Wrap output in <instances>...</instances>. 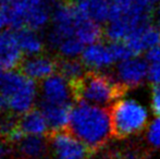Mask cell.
I'll return each instance as SVG.
<instances>
[{"mask_svg": "<svg viewBox=\"0 0 160 159\" xmlns=\"http://www.w3.org/2000/svg\"><path fill=\"white\" fill-rule=\"evenodd\" d=\"M22 1L28 6H38V4L45 3V0H22Z\"/></svg>", "mask_w": 160, "mask_h": 159, "instance_id": "26", "label": "cell"}, {"mask_svg": "<svg viewBox=\"0 0 160 159\" xmlns=\"http://www.w3.org/2000/svg\"><path fill=\"white\" fill-rule=\"evenodd\" d=\"M112 133L125 138L145 129L148 121L146 108L135 99H119L111 107Z\"/></svg>", "mask_w": 160, "mask_h": 159, "instance_id": "4", "label": "cell"}, {"mask_svg": "<svg viewBox=\"0 0 160 159\" xmlns=\"http://www.w3.org/2000/svg\"><path fill=\"white\" fill-rule=\"evenodd\" d=\"M6 71H8V70H7L6 63H4L3 59H2L1 55H0V74H1V73H3V72H6Z\"/></svg>", "mask_w": 160, "mask_h": 159, "instance_id": "27", "label": "cell"}, {"mask_svg": "<svg viewBox=\"0 0 160 159\" xmlns=\"http://www.w3.org/2000/svg\"><path fill=\"white\" fill-rule=\"evenodd\" d=\"M152 109L160 117V85H154L152 91Z\"/></svg>", "mask_w": 160, "mask_h": 159, "instance_id": "23", "label": "cell"}, {"mask_svg": "<svg viewBox=\"0 0 160 159\" xmlns=\"http://www.w3.org/2000/svg\"><path fill=\"white\" fill-rule=\"evenodd\" d=\"M50 2H55V3H58V2H61L62 0H49Z\"/></svg>", "mask_w": 160, "mask_h": 159, "instance_id": "31", "label": "cell"}, {"mask_svg": "<svg viewBox=\"0 0 160 159\" xmlns=\"http://www.w3.org/2000/svg\"><path fill=\"white\" fill-rule=\"evenodd\" d=\"M68 127L92 153L102 148L113 134L110 111L83 102L73 105Z\"/></svg>", "mask_w": 160, "mask_h": 159, "instance_id": "1", "label": "cell"}, {"mask_svg": "<svg viewBox=\"0 0 160 159\" xmlns=\"http://www.w3.org/2000/svg\"><path fill=\"white\" fill-rule=\"evenodd\" d=\"M85 66L82 60L78 59H62L58 63V73L65 77L72 84L78 82L85 74H86Z\"/></svg>", "mask_w": 160, "mask_h": 159, "instance_id": "20", "label": "cell"}, {"mask_svg": "<svg viewBox=\"0 0 160 159\" xmlns=\"http://www.w3.org/2000/svg\"><path fill=\"white\" fill-rule=\"evenodd\" d=\"M20 70L34 82H40L48 79L52 74L57 73L58 62L51 57L44 53L26 57L22 61Z\"/></svg>", "mask_w": 160, "mask_h": 159, "instance_id": "12", "label": "cell"}, {"mask_svg": "<svg viewBox=\"0 0 160 159\" xmlns=\"http://www.w3.org/2000/svg\"><path fill=\"white\" fill-rule=\"evenodd\" d=\"M76 8L85 19L101 24L109 22L112 15V0H78Z\"/></svg>", "mask_w": 160, "mask_h": 159, "instance_id": "13", "label": "cell"}, {"mask_svg": "<svg viewBox=\"0 0 160 159\" xmlns=\"http://www.w3.org/2000/svg\"><path fill=\"white\" fill-rule=\"evenodd\" d=\"M159 1H160V0H159Z\"/></svg>", "mask_w": 160, "mask_h": 159, "instance_id": "33", "label": "cell"}, {"mask_svg": "<svg viewBox=\"0 0 160 159\" xmlns=\"http://www.w3.org/2000/svg\"><path fill=\"white\" fill-rule=\"evenodd\" d=\"M155 2L156 0H112L111 19L121 20L133 27H138L149 22Z\"/></svg>", "mask_w": 160, "mask_h": 159, "instance_id": "6", "label": "cell"}, {"mask_svg": "<svg viewBox=\"0 0 160 159\" xmlns=\"http://www.w3.org/2000/svg\"><path fill=\"white\" fill-rule=\"evenodd\" d=\"M73 105H51L39 102V109L46 118L49 129L52 132L65 130L69 127Z\"/></svg>", "mask_w": 160, "mask_h": 159, "instance_id": "15", "label": "cell"}, {"mask_svg": "<svg viewBox=\"0 0 160 159\" xmlns=\"http://www.w3.org/2000/svg\"><path fill=\"white\" fill-rule=\"evenodd\" d=\"M146 60L149 63H154V62H159L160 61V42L157 45L156 47L149 50L146 56Z\"/></svg>", "mask_w": 160, "mask_h": 159, "instance_id": "24", "label": "cell"}, {"mask_svg": "<svg viewBox=\"0 0 160 159\" xmlns=\"http://www.w3.org/2000/svg\"><path fill=\"white\" fill-rule=\"evenodd\" d=\"M74 97L78 102L106 107L118 102L124 89L113 77L102 72H87L73 84Z\"/></svg>", "mask_w": 160, "mask_h": 159, "instance_id": "3", "label": "cell"}, {"mask_svg": "<svg viewBox=\"0 0 160 159\" xmlns=\"http://www.w3.org/2000/svg\"><path fill=\"white\" fill-rule=\"evenodd\" d=\"M147 79L154 85H160V61L149 63Z\"/></svg>", "mask_w": 160, "mask_h": 159, "instance_id": "22", "label": "cell"}, {"mask_svg": "<svg viewBox=\"0 0 160 159\" xmlns=\"http://www.w3.org/2000/svg\"><path fill=\"white\" fill-rule=\"evenodd\" d=\"M14 34L23 56L32 57L42 53L45 48V39L40 36L37 31L23 27L14 31Z\"/></svg>", "mask_w": 160, "mask_h": 159, "instance_id": "18", "label": "cell"}, {"mask_svg": "<svg viewBox=\"0 0 160 159\" xmlns=\"http://www.w3.org/2000/svg\"><path fill=\"white\" fill-rule=\"evenodd\" d=\"M49 152L53 159H85L92 154L69 130L53 132L49 138Z\"/></svg>", "mask_w": 160, "mask_h": 159, "instance_id": "7", "label": "cell"}, {"mask_svg": "<svg viewBox=\"0 0 160 159\" xmlns=\"http://www.w3.org/2000/svg\"><path fill=\"white\" fill-rule=\"evenodd\" d=\"M148 70L149 64L147 60L136 56L119 62L112 77L124 89L134 88L148 77Z\"/></svg>", "mask_w": 160, "mask_h": 159, "instance_id": "9", "label": "cell"}, {"mask_svg": "<svg viewBox=\"0 0 160 159\" xmlns=\"http://www.w3.org/2000/svg\"><path fill=\"white\" fill-rule=\"evenodd\" d=\"M20 131L23 135L30 136H45L50 131L46 118L40 109H32L28 112L18 118Z\"/></svg>", "mask_w": 160, "mask_h": 159, "instance_id": "17", "label": "cell"}, {"mask_svg": "<svg viewBox=\"0 0 160 159\" xmlns=\"http://www.w3.org/2000/svg\"><path fill=\"white\" fill-rule=\"evenodd\" d=\"M7 155H8V147L6 142L0 137V159H6Z\"/></svg>", "mask_w": 160, "mask_h": 159, "instance_id": "25", "label": "cell"}, {"mask_svg": "<svg viewBox=\"0 0 160 159\" xmlns=\"http://www.w3.org/2000/svg\"><path fill=\"white\" fill-rule=\"evenodd\" d=\"M14 145L23 159H45L50 154L49 141L45 136L23 135Z\"/></svg>", "mask_w": 160, "mask_h": 159, "instance_id": "14", "label": "cell"}, {"mask_svg": "<svg viewBox=\"0 0 160 159\" xmlns=\"http://www.w3.org/2000/svg\"><path fill=\"white\" fill-rule=\"evenodd\" d=\"M2 111H4V107H3V105H2L1 100H0V112H2Z\"/></svg>", "mask_w": 160, "mask_h": 159, "instance_id": "30", "label": "cell"}, {"mask_svg": "<svg viewBox=\"0 0 160 159\" xmlns=\"http://www.w3.org/2000/svg\"><path fill=\"white\" fill-rule=\"evenodd\" d=\"M39 87L21 70H9L0 74V100L4 111L21 117L35 108Z\"/></svg>", "mask_w": 160, "mask_h": 159, "instance_id": "2", "label": "cell"}, {"mask_svg": "<svg viewBox=\"0 0 160 159\" xmlns=\"http://www.w3.org/2000/svg\"><path fill=\"white\" fill-rule=\"evenodd\" d=\"M52 10L49 9L46 3L38 4V6H28L26 12L25 27L37 31L44 30L50 25Z\"/></svg>", "mask_w": 160, "mask_h": 159, "instance_id": "19", "label": "cell"}, {"mask_svg": "<svg viewBox=\"0 0 160 159\" xmlns=\"http://www.w3.org/2000/svg\"><path fill=\"white\" fill-rule=\"evenodd\" d=\"M84 20L85 17L81 14L76 6L68 3L57 4L52 10L50 26L46 37L47 44L55 50L56 47L63 40L78 38V30Z\"/></svg>", "mask_w": 160, "mask_h": 159, "instance_id": "5", "label": "cell"}, {"mask_svg": "<svg viewBox=\"0 0 160 159\" xmlns=\"http://www.w3.org/2000/svg\"><path fill=\"white\" fill-rule=\"evenodd\" d=\"M81 60L89 72H102L117 62L111 44L101 42L85 47L81 55Z\"/></svg>", "mask_w": 160, "mask_h": 159, "instance_id": "10", "label": "cell"}, {"mask_svg": "<svg viewBox=\"0 0 160 159\" xmlns=\"http://www.w3.org/2000/svg\"><path fill=\"white\" fill-rule=\"evenodd\" d=\"M73 84L60 73H55L39 85V102L51 105H72Z\"/></svg>", "mask_w": 160, "mask_h": 159, "instance_id": "8", "label": "cell"}, {"mask_svg": "<svg viewBox=\"0 0 160 159\" xmlns=\"http://www.w3.org/2000/svg\"><path fill=\"white\" fill-rule=\"evenodd\" d=\"M17 1V0H0V8L4 6H8V4L12 3V2Z\"/></svg>", "mask_w": 160, "mask_h": 159, "instance_id": "29", "label": "cell"}, {"mask_svg": "<svg viewBox=\"0 0 160 159\" xmlns=\"http://www.w3.org/2000/svg\"><path fill=\"white\" fill-rule=\"evenodd\" d=\"M0 55L6 63L7 70H14L21 66L23 53L17 42L14 32L7 31L0 34Z\"/></svg>", "mask_w": 160, "mask_h": 159, "instance_id": "16", "label": "cell"}, {"mask_svg": "<svg viewBox=\"0 0 160 159\" xmlns=\"http://www.w3.org/2000/svg\"><path fill=\"white\" fill-rule=\"evenodd\" d=\"M85 159H91V158H89V157H88V158H85Z\"/></svg>", "mask_w": 160, "mask_h": 159, "instance_id": "32", "label": "cell"}, {"mask_svg": "<svg viewBox=\"0 0 160 159\" xmlns=\"http://www.w3.org/2000/svg\"><path fill=\"white\" fill-rule=\"evenodd\" d=\"M123 42L128 45L134 56L147 53L160 42V32L148 22L135 28Z\"/></svg>", "mask_w": 160, "mask_h": 159, "instance_id": "11", "label": "cell"}, {"mask_svg": "<svg viewBox=\"0 0 160 159\" xmlns=\"http://www.w3.org/2000/svg\"><path fill=\"white\" fill-rule=\"evenodd\" d=\"M147 142L155 148H160V117L155 119L148 127Z\"/></svg>", "mask_w": 160, "mask_h": 159, "instance_id": "21", "label": "cell"}, {"mask_svg": "<svg viewBox=\"0 0 160 159\" xmlns=\"http://www.w3.org/2000/svg\"><path fill=\"white\" fill-rule=\"evenodd\" d=\"M155 19H156L157 24L160 26V4L157 7V9H156V12H155Z\"/></svg>", "mask_w": 160, "mask_h": 159, "instance_id": "28", "label": "cell"}]
</instances>
